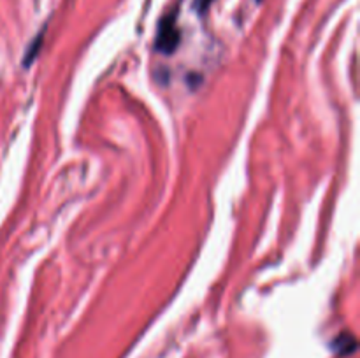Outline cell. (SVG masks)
Returning a JSON list of instances; mask_svg holds the SVG:
<instances>
[{"mask_svg":"<svg viewBox=\"0 0 360 358\" xmlns=\"http://www.w3.org/2000/svg\"><path fill=\"white\" fill-rule=\"evenodd\" d=\"M255 2H262V0H255Z\"/></svg>","mask_w":360,"mask_h":358,"instance_id":"277c9868","label":"cell"},{"mask_svg":"<svg viewBox=\"0 0 360 358\" xmlns=\"http://www.w3.org/2000/svg\"><path fill=\"white\" fill-rule=\"evenodd\" d=\"M179 41H181V32L178 27V13L165 14L160 20L155 35V49L162 55H172L178 49Z\"/></svg>","mask_w":360,"mask_h":358,"instance_id":"6da1fadb","label":"cell"},{"mask_svg":"<svg viewBox=\"0 0 360 358\" xmlns=\"http://www.w3.org/2000/svg\"><path fill=\"white\" fill-rule=\"evenodd\" d=\"M44 32H46V28H42V32L39 35H35L34 37V41L30 42V44H28V48H27V51H25V58H23V67H30L32 65V62H34L35 58H37V55H39V51H41V46H42V42H44Z\"/></svg>","mask_w":360,"mask_h":358,"instance_id":"7a4b0ae2","label":"cell"},{"mask_svg":"<svg viewBox=\"0 0 360 358\" xmlns=\"http://www.w3.org/2000/svg\"><path fill=\"white\" fill-rule=\"evenodd\" d=\"M213 2L214 0H193V9H195L197 14H204L207 13Z\"/></svg>","mask_w":360,"mask_h":358,"instance_id":"3957f363","label":"cell"}]
</instances>
